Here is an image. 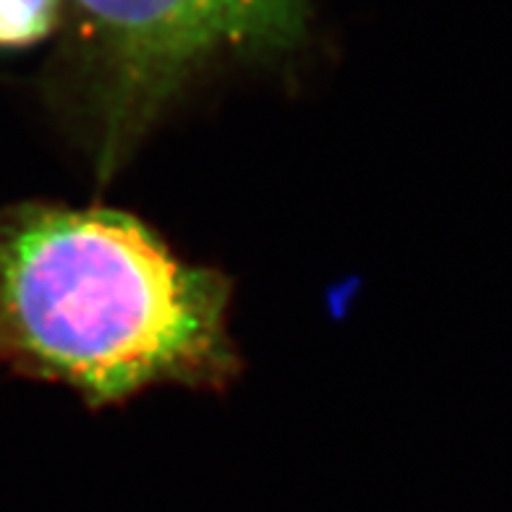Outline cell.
I'll list each match as a JSON object with an SVG mask.
<instances>
[{
	"instance_id": "cell-1",
	"label": "cell",
	"mask_w": 512,
	"mask_h": 512,
	"mask_svg": "<svg viewBox=\"0 0 512 512\" xmlns=\"http://www.w3.org/2000/svg\"><path fill=\"white\" fill-rule=\"evenodd\" d=\"M230 283L181 262L136 217L24 202L0 209V361L113 405L155 384L236 377Z\"/></svg>"
},
{
	"instance_id": "cell-2",
	"label": "cell",
	"mask_w": 512,
	"mask_h": 512,
	"mask_svg": "<svg viewBox=\"0 0 512 512\" xmlns=\"http://www.w3.org/2000/svg\"><path fill=\"white\" fill-rule=\"evenodd\" d=\"M76 87L108 178L194 71L293 48L309 0H66Z\"/></svg>"
},
{
	"instance_id": "cell-3",
	"label": "cell",
	"mask_w": 512,
	"mask_h": 512,
	"mask_svg": "<svg viewBox=\"0 0 512 512\" xmlns=\"http://www.w3.org/2000/svg\"><path fill=\"white\" fill-rule=\"evenodd\" d=\"M63 0H0V50L37 45L61 21Z\"/></svg>"
}]
</instances>
